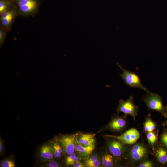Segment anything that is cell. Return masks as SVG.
<instances>
[{
	"instance_id": "cell-1",
	"label": "cell",
	"mask_w": 167,
	"mask_h": 167,
	"mask_svg": "<svg viewBox=\"0 0 167 167\" xmlns=\"http://www.w3.org/2000/svg\"><path fill=\"white\" fill-rule=\"evenodd\" d=\"M14 1L19 15L24 17L37 13L41 3L40 0H14Z\"/></svg>"
},
{
	"instance_id": "cell-2",
	"label": "cell",
	"mask_w": 167,
	"mask_h": 167,
	"mask_svg": "<svg viewBox=\"0 0 167 167\" xmlns=\"http://www.w3.org/2000/svg\"><path fill=\"white\" fill-rule=\"evenodd\" d=\"M57 139L62 150L64 156L66 157L75 152V146L77 143L76 133L61 135L57 138Z\"/></svg>"
},
{
	"instance_id": "cell-3",
	"label": "cell",
	"mask_w": 167,
	"mask_h": 167,
	"mask_svg": "<svg viewBox=\"0 0 167 167\" xmlns=\"http://www.w3.org/2000/svg\"><path fill=\"white\" fill-rule=\"evenodd\" d=\"M133 145L126 153L130 161L136 163L145 159L148 154L146 147L141 143H135Z\"/></svg>"
},
{
	"instance_id": "cell-4",
	"label": "cell",
	"mask_w": 167,
	"mask_h": 167,
	"mask_svg": "<svg viewBox=\"0 0 167 167\" xmlns=\"http://www.w3.org/2000/svg\"><path fill=\"white\" fill-rule=\"evenodd\" d=\"M116 64L122 70L123 73L120 76L126 84L131 87L142 89L148 93L150 92L143 85L139 76L137 74L124 69L118 62Z\"/></svg>"
},
{
	"instance_id": "cell-5",
	"label": "cell",
	"mask_w": 167,
	"mask_h": 167,
	"mask_svg": "<svg viewBox=\"0 0 167 167\" xmlns=\"http://www.w3.org/2000/svg\"><path fill=\"white\" fill-rule=\"evenodd\" d=\"M108 142L107 147L108 151L118 161L123 157L127 151V145L119 140L114 138Z\"/></svg>"
},
{
	"instance_id": "cell-6",
	"label": "cell",
	"mask_w": 167,
	"mask_h": 167,
	"mask_svg": "<svg viewBox=\"0 0 167 167\" xmlns=\"http://www.w3.org/2000/svg\"><path fill=\"white\" fill-rule=\"evenodd\" d=\"M144 99L149 109L157 111L166 117V108L163 105L161 97L158 94L150 92Z\"/></svg>"
},
{
	"instance_id": "cell-7",
	"label": "cell",
	"mask_w": 167,
	"mask_h": 167,
	"mask_svg": "<svg viewBox=\"0 0 167 167\" xmlns=\"http://www.w3.org/2000/svg\"><path fill=\"white\" fill-rule=\"evenodd\" d=\"M138 109V107L135 105L133 97L131 96L126 100L121 99L119 101L117 111L118 113H123L125 115H131L135 120Z\"/></svg>"
},
{
	"instance_id": "cell-8",
	"label": "cell",
	"mask_w": 167,
	"mask_h": 167,
	"mask_svg": "<svg viewBox=\"0 0 167 167\" xmlns=\"http://www.w3.org/2000/svg\"><path fill=\"white\" fill-rule=\"evenodd\" d=\"M19 12L16 7L0 14V27L9 31L11 28L13 23Z\"/></svg>"
},
{
	"instance_id": "cell-9",
	"label": "cell",
	"mask_w": 167,
	"mask_h": 167,
	"mask_svg": "<svg viewBox=\"0 0 167 167\" xmlns=\"http://www.w3.org/2000/svg\"><path fill=\"white\" fill-rule=\"evenodd\" d=\"M105 136L116 139L126 145H132L135 143L139 139L140 135L136 129L131 128L120 135H105Z\"/></svg>"
},
{
	"instance_id": "cell-10",
	"label": "cell",
	"mask_w": 167,
	"mask_h": 167,
	"mask_svg": "<svg viewBox=\"0 0 167 167\" xmlns=\"http://www.w3.org/2000/svg\"><path fill=\"white\" fill-rule=\"evenodd\" d=\"M37 156L40 162L56 160L52 142L48 143L41 146L39 150Z\"/></svg>"
},
{
	"instance_id": "cell-11",
	"label": "cell",
	"mask_w": 167,
	"mask_h": 167,
	"mask_svg": "<svg viewBox=\"0 0 167 167\" xmlns=\"http://www.w3.org/2000/svg\"><path fill=\"white\" fill-rule=\"evenodd\" d=\"M126 121L124 117L115 116L109 123L106 128L113 131L120 132L126 128Z\"/></svg>"
},
{
	"instance_id": "cell-12",
	"label": "cell",
	"mask_w": 167,
	"mask_h": 167,
	"mask_svg": "<svg viewBox=\"0 0 167 167\" xmlns=\"http://www.w3.org/2000/svg\"><path fill=\"white\" fill-rule=\"evenodd\" d=\"M77 143L84 146L95 145L96 140L94 134L89 133H76Z\"/></svg>"
},
{
	"instance_id": "cell-13",
	"label": "cell",
	"mask_w": 167,
	"mask_h": 167,
	"mask_svg": "<svg viewBox=\"0 0 167 167\" xmlns=\"http://www.w3.org/2000/svg\"><path fill=\"white\" fill-rule=\"evenodd\" d=\"M95 145L84 147L76 143L75 145V151L77 152L80 159L85 160L93 152Z\"/></svg>"
},
{
	"instance_id": "cell-14",
	"label": "cell",
	"mask_w": 167,
	"mask_h": 167,
	"mask_svg": "<svg viewBox=\"0 0 167 167\" xmlns=\"http://www.w3.org/2000/svg\"><path fill=\"white\" fill-rule=\"evenodd\" d=\"M100 158L102 167H113L117 164V160L108 151L102 153Z\"/></svg>"
},
{
	"instance_id": "cell-15",
	"label": "cell",
	"mask_w": 167,
	"mask_h": 167,
	"mask_svg": "<svg viewBox=\"0 0 167 167\" xmlns=\"http://www.w3.org/2000/svg\"><path fill=\"white\" fill-rule=\"evenodd\" d=\"M84 160V163L86 167H102L101 158L96 152H93Z\"/></svg>"
},
{
	"instance_id": "cell-16",
	"label": "cell",
	"mask_w": 167,
	"mask_h": 167,
	"mask_svg": "<svg viewBox=\"0 0 167 167\" xmlns=\"http://www.w3.org/2000/svg\"><path fill=\"white\" fill-rule=\"evenodd\" d=\"M155 155L158 161L162 165H167V148L160 146L156 149Z\"/></svg>"
},
{
	"instance_id": "cell-17",
	"label": "cell",
	"mask_w": 167,
	"mask_h": 167,
	"mask_svg": "<svg viewBox=\"0 0 167 167\" xmlns=\"http://www.w3.org/2000/svg\"><path fill=\"white\" fill-rule=\"evenodd\" d=\"M81 160L79 156L78 153L76 151L66 157L64 163L66 167H72L77 161Z\"/></svg>"
},
{
	"instance_id": "cell-18",
	"label": "cell",
	"mask_w": 167,
	"mask_h": 167,
	"mask_svg": "<svg viewBox=\"0 0 167 167\" xmlns=\"http://www.w3.org/2000/svg\"><path fill=\"white\" fill-rule=\"evenodd\" d=\"M16 5L12 0H0V14L10 10Z\"/></svg>"
},
{
	"instance_id": "cell-19",
	"label": "cell",
	"mask_w": 167,
	"mask_h": 167,
	"mask_svg": "<svg viewBox=\"0 0 167 167\" xmlns=\"http://www.w3.org/2000/svg\"><path fill=\"white\" fill-rule=\"evenodd\" d=\"M156 123L151 118L150 116H148L144 123V131L148 132L154 131L156 128Z\"/></svg>"
},
{
	"instance_id": "cell-20",
	"label": "cell",
	"mask_w": 167,
	"mask_h": 167,
	"mask_svg": "<svg viewBox=\"0 0 167 167\" xmlns=\"http://www.w3.org/2000/svg\"><path fill=\"white\" fill-rule=\"evenodd\" d=\"M54 150V154L56 159H60L64 156L62 150L58 144L57 139H56L52 142Z\"/></svg>"
},
{
	"instance_id": "cell-21",
	"label": "cell",
	"mask_w": 167,
	"mask_h": 167,
	"mask_svg": "<svg viewBox=\"0 0 167 167\" xmlns=\"http://www.w3.org/2000/svg\"><path fill=\"white\" fill-rule=\"evenodd\" d=\"M148 141L152 148H154L157 140L156 133L153 131L147 132L146 134Z\"/></svg>"
},
{
	"instance_id": "cell-22",
	"label": "cell",
	"mask_w": 167,
	"mask_h": 167,
	"mask_svg": "<svg viewBox=\"0 0 167 167\" xmlns=\"http://www.w3.org/2000/svg\"><path fill=\"white\" fill-rule=\"evenodd\" d=\"M38 166L41 167H61L63 166L61 163L55 160L41 162Z\"/></svg>"
},
{
	"instance_id": "cell-23",
	"label": "cell",
	"mask_w": 167,
	"mask_h": 167,
	"mask_svg": "<svg viewBox=\"0 0 167 167\" xmlns=\"http://www.w3.org/2000/svg\"><path fill=\"white\" fill-rule=\"evenodd\" d=\"M15 165L13 158L10 156L1 161V167H15Z\"/></svg>"
},
{
	"instance_id": "cell-24",
	"label": "cell",
	"mask_w": 167,
	"mask_h": 167,
	"mask_svg": "<svg viewBox=\"0 0 167 167\" xmlns=\"http://www.w3.org/2000/svg\"><path fill=\"white\" fill-rule=\"evenodd\" d=\"M160 141L163 145L167 148V132L164 130L160 136Z\"/></svg>"
},
{
	"instance_id": "cell-25",
	"label": "cell",
	"mask_w": 167,
	"mask_h": 167,
	"mask_svg": "<svg viewBox=\"0 0 167 167\" xmlns=\"http://www.w3.org/2000/svg\"><path fill=\"white\" fill-rule=\"evenodd\" d=\"M143 161L139 164L138 166L139 167H152L154 166V163L151 161L148 160H143Z\"/></svg>"
},
{
	"instance_id": "cell-26",
	"label": "cell",
	"mask_w": 167,
	"mask_h": 167,
	"mask_svg": "<svg viewBox=\"0 0 167 167\" xmlns=\"http://www.w3.org/2000/svg\"><path fill=\"white\" fill-rule=\"evenodd\" d=\"M7 31L0 27V45L1 47L3 44L6 36Z\"/></svg>"
},
{
	"instance_id": "cell-27",
	"label": "cell",
	"mask_w": 167,
	"mask_h": 167,
	"mask_svg": "<svg viewBox=\"0 0 167 167\" xmlns=\"http://www.w3.org/2000/svg\"><path fill=\"white\" fill-rule=\"evenodd\" d=\"M81 160L76 161L72 166L73 167H85L84 162H81Z\"/></svg>"
},
{
	"instance_id": "cell-28",
	"label": "cell",
	"mask_w": 167,
	"mask_h": 167,
	"mask_svg": "<svg viewBox=\"0 0 167 167\" xmlns=\"http://www.w3.org/2000/svg\"><path fill=\"white\" fill-rule=\"evenodd\" d=\"M4 149V144L3 140L0 138V155L1 156L3 154Z\"/></svg>"
},
{
	"instance_id": "cell-29",
	"label": "cell",
	"mask_w": 167,
	"mask_h": 167,
	"mask_svg": "<svg viewBox=\"0 0 167 167\" xmlns=\"http://www.w3.org/2000/svg\"><path fill=\"white\" fill-rule=\"evenodd\" d=\"M163 125H167V120L164 123Z\"/></svg>"
},
{
	"instance_id": "cell-30",
	"label": "cell",
	"mask_w": 167,
	"mask_h": 167,
	"mask_svg": "<svg viewBox=\"0 0 167 167\" xmlns=\"http://www.w3.org/2000/svg\"><path fill=\"white\" fill-rule=\"evenodd\" d=\"M166 114H167V106L166 108Z\"/></svg>"
},
{
	"instance_id": "cell-31",
	"label": "cell",
	"mask_w": 167,
	"mask_h": 167,
	"mask_svg": "<svg viewBox=\"0 0 167 167\" xmlns=\"http://www.w3.org/2000/svg\"><path fill=\"white\" fill-rule=\"evenodd\" d=\"M13 0V1H14V0Z\"/></svg>"
}]
</instances>
